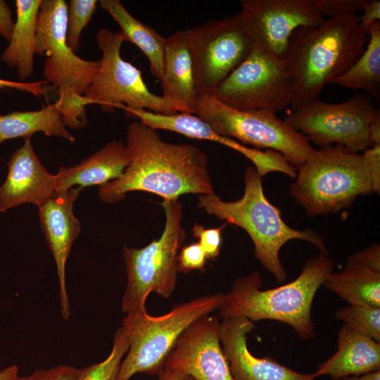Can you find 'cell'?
Masks as SVG:
<instances>
[{"label":"cell","instance_id":"obj_22","mask_svg":"<svg viewBox=\"0 0 380 380\" xmlns=\"http://www.w3.org/2000/svg\"><path fill=\"white\" fill-rule=\"evenodd\" d=\"M129 163L126 145L112 141L80 163L60 167L56 177V190L103 185L118 179Z\"/></svg>","mask_w":380,"mask_h":380},{"label":"cell","instance_id":"obj_19","mask_svg":"<svg viewBox=\"0 0 380 380\" xmlns=\"http://www.w3.org/2000/svg\"><path fill=\"white\" fill-rule=\"evenodd\" d=\"M125 114L156 130L177 132L191 139L208 140L232 148L250 160L260 174L270 171L274 163V155L270 150L248 147L232 138L215 132L204 120L195 114L176 113L163 114L146 110H132L120 105Z\"/></svg>","mask_w":380,"mask_h":380},{"label":"cell","instance_id":"obj_23","mask_svg":"<svg viewBox=\"0 0 380 380\" xmlns=\"http://www.w3.org/2000/svg\"><path fill=\"white\" fill-rule=\"evenodd\" d=\"M42 0H16V20L8 47L1 60L17 68L18 77L32 76L35 53L37 21Z\"/></svg>","mask_w":380,"mask_h":380},{"label":"cell","instance_id":"obj_3","mask_svg":"<svg viewBox=\"0 0 380 380\" xmlns=\"http://www.w3.org/2000/svg\"><path fill=\"white\" fill-rule=\"evenodd\" d=\"M333 269V260L320 253L306 260L296 279L276 288L262 290V277L258 272L239 277L224 294L219 315L245 317L252 322L279 321L291 326L298 338H312L315 336L312 301Z\"/></svg>","mask_w":380,"mask_h":380},{"label":"cell","instance_id":"obj_24","mask_svg":"<svg viewBox=\"0 0 380 380\" xmlns=\"http://www.w3.org/2000/svg\"><path fill=\"white\" fill-rule=\"evenodd\" d=\"M100 5L119 25L123 41L134 44L146 56L151 73L160 81L166 37L134 18L119 0H101Z\"/></svg>","mask_w":380,"mask_h":380},{"label":"cell","instance_id":"obj_36","mask_svg":"<svg viewBox=\"0 0 380 380\" xmlns=\"http://www.w3.org/2000/svg\"><path fill=\"white\" fill-rule=\"evenodd\" d=\"M52 87H53L45 80L32 82H14L0 78V89L12 88L23 91H27L36 96H46Z\"/></svg>","mask_w":380,"mask_h":380},{"label":"cell","instance_id":"obj_4","mask_svg":"<svg viewBox=\"0 0 380 380\" xmlns=\"http://www.w3.org/2000/svg\"><path fill=\"white\" fill-rule=\"evenodd\" d=\"M262 176L254 166L245 170L243 196L231 202L224 201L215 193L198 196V206L227 223L244 229L254 245L255 255L278 283L284 281L286 272L279 259L282 246L293 239H301L328 255L323 239L310 229L298 230L282 219L281 211L264 194Z\"/></svg>","mask_w":380,"mask_h":380},{"label":"cell","instance_id":"obj_29","mask_svg":"<svg viewBox=\"0 0 380 380\" xmlns=\"http://www.w3.org/2000/svg\"><path fill=\"white\" fill-rule=\"evenodd\" d=\"M336 317L352 330L380 343V308L349 305L338 309Z\"/></svg>","mask_w":380,"mask_h":380},{"label":"cell","instance_id":"obj_13","mask_svg":"<svg viewBox=\"0 0 380 380\" xmlns=\"http://www.w3.org/2000/svg\"><path fill=\"white\" fill-rule=\"evenodd\" d=\"M188 32L198 96L212 94L255 45L241 12L196 25Z\"/></svg>","mask_w":380,"mask_h":380},{"label":"cell","instance_id":"obj_31","mask_svg":"<svg viewBox=\"0 0 380 380\" xmlns=\"http://www.w3.org/2000/svg\"><path fill=\"white\" fill-rule=\"evenodd\" d=\"M227 222L220 227L205 228L199 224H195L192 228V234L198 239V243L203 248L207 260L217 258L220 253L222 244L221 232Z\"/></svg>","mask_w":380,"mask_h":380},{"label":"cell","instance_id":"obj_17","mask_svg":"<svg viewBox=\"0 0 380 380\" xmlns=\"http://www.w3.org/2000/svg\"><path fill=\"white\" fill-rule=\"evenodd\" d=\"M255 328L245 317H223L220 324L222 350L234 380H313L314 373L303 374L271 358L253 355L247 346V334Z\"/></svg>","mask_w":380,"mask_h":380},{"label":"cell","instance_id":"obj_10","mask_svg":"<svg viewBox=\"0 0 380 380\" xmlns=\"http://www.w3.org/2000/svg\"><path fill=\"white\" fill-rule=\"evenodd\" d=\"M96 39L102 56L84 94L89 105L97 104L103 111L122 105L132 110L163 114L179 113L169 100L151 92L141 70L122 58L124 41L120 32L102 28L98 30Z\"/></svg>","mask_w":380,"mask_h":380},{"label":"cell","instance_id":"obj_39","mask_svg":"<svg viewBox=\"0 0 380 380\" xmlns=\"http://www.w3.org/2000/svg\"><path fill=\"white\" fill-rule=\"evenodd\" d=\"M14 24L11 8L5 1L0 0V35L7 41L11 37Z\"/></svg>","mask_w":380,"mask_h":380},{"label":"cell","instance_id":"obj_9","mask_svg":"<svg viewBox=\"0 0 380 380\" xmlns=\"http://www.w3.org/2000/svg\"><path fill=\"white\" fill-rule=\"evenodd\" d=\"M269 109L238 110L210 94L198 96L195 115L217 134L257 149L279 153L293 167H300L315 151L308 139Z\"/></svg>","mask_w":380,"mask_h":380},{"label":"cell","instance_id":"obj_11","mask_svg":"<svg viewBox=\"0 0 380 380\" xmlns=\"http://www.w3.org/2000/svg\"><path fill=\"white\" fill-rule=\"evenodd\" d=\"M379 113L370 96L358 93L336 103L311 101L289 112L284 120L320 148L340 145L358 153L373 145L369 126Z\"/></svg>","mask_w":380,"mask_h":380},{"label":"cell","instance_id":"obj_2","mask_svg":"<svg viewBox=\"0 0 380 380\" xmlns=\"http://www.w3.org/2000/svg\"><path fill=\"white\" fill-rule=\"evenodd\" d=\"M368 35L355 14L300 27L290 37L286 61L294 80L292 109L319 99L324 87L345 72L363 53Z\"/></svg>","mask_w":380,"mask_h":380},{"label":"cell","instance_id":"obj_16","mask_svg":"<svg viewBox=\"0 0 380 380\" xmlns=\"http://www.w3.org/2000/svg\"><path fill=\"white\" fill-rule=\"evenodd\" d=\"M82 189L72 187L55 190L39 208V217L46 243L53 256L59 283L60 309L63 318L68 319L71 310L65 282V265L72 245L81 225L73 213V204Z\"/></svg>","mask_w":380,"mask_h":380},{"label":"cell","instance_id":"obj_15","mask_svg":"<svg viewBox=\"0 0 380 380\" xmlns=\"http://www.w3.org/2000/svg\"><path fill=\"white\" fill-rule=\"evenodd\" d=\"M220 321L205 315L182 334L164 367L194 380H234L220 340Z\"/></svg>","mask_w":380,"mask_h":380},{"label":"cell","instance_id":"obj_26","mask_svg":"<svg viewBox=\"0 0 380 380\" xmlns=\"http://www.w3.org/2000/svg\"><path fill=\"white\" fill-rule=\"evenodd\" d=\"M322 285L350 305L380 308V271L346 262L342 271L331 272Z\"/></svg>","mask_w":380,"mask_h":380},{"label":"cell","instance_id":"obj_34","mask_svg":"<svg viewBox=\"0 0 380 380\" xmlns=\"http://www.w3.org/2000/svg\"><path fill=\"white\" fill-rule=\"evenodd\" d=\"M79 369L70 365H58L49 369H38L16 380H77Z\"/></svg>","mask_w":380,"mask_h":380},{"label":"cell","instance_id":"obj_27","mask_svg":"<svg viewBox=\"0 0 380 380\" xmlns=\"http://www.w3.org/2000/svg\"><path fill=\"white\" fill-rule=\"evenodd\" d=\"M367 35L368 42L361 56L330 84L362 90L377 101L380 95V21L371 25Z\"/></svg>","mask_w":380,"mask_h":380},{"label":"cell","instance_id":"obj_43","mask_svg":"<svg viewBox=\"0 0 380 380\" xmlns=\"http://www.w3.org/2000/svg\"><path fill=\"white\" fill-rule=\"evenodd\" d=\"M341 380H380V370L362 375L348 376Z\"/></svg>","mask_w":380,"mask_h":380},{"label":"cell","instance_id":"obj_1","mask_svg":"<svg viewBox=\"0 0 380 380\" xmlns=\"http://www.w3.org/2000/svg\"><path fill=\"white\" fill-rule=\"evenodd\" d=\"M126 135L129 163L118 179L100 186L104 202L118 203L135 191L152 193L163 201L214 193L207 156L198 147L165 141L157 130L139 121L129 125Z\"/></svg>","mask_w":380,"mask_h":380},{"label":"cell","instance_id":"obj_33","mask_svg":"<svg viewBox=\"0 0 380 380\" xmlns=\"http://www.w3.org/2000/svg\"><path fill=\"white\" fill-rule=\"evenodd\" d=\"M319 12L324 17L355 14L362 11L366 0H314Z\"/></svg>","mask_w":380,"mask_h":380},{"label":"cell","instance_id":"obj_35","mask_svg":"<svg viewBox=\"0 0 380 380\" xmlns=\"http://www.w3.org/2000/svg\"><path fill=\"white\" fill-rule=\"evenodd\" d=\"M346 262L380 271V246L374 243L350 256Z\"/></svg>","mask_w":380,"mask_h":380},{"label":"cell","instance_id":"obj_14","mask_svg":"<svg viewBox=\"0 0 380 380\" xmlns=\"http://www.w3.org/2000/svg\"><path fill=\"white\" fill-rule=\"evenodd\" d=\"M241 6L255 44L282 59L296 29L317 27L325 20L314 0H242Z\"/></svg>","mask_w":380,"mask_h":380},{"label":"cell","instance_id":"obj_40","mask_svg":"<svg viewBox=\"0 0 380 380\" xmlns=\"http://www.w3.org/2000/svg\"><path fill=\"white\" fill-rule=\"evenodd\" d=\"M158 380H194L191 376L163 368L158 374Z\"/></svg>","mask_w":380,"mask_h":380},{"label":"cell","instance_id":"obj_28","mask_svg":"<svg viewBox=\"0 0 380 380\" xmlns=\"http://www.w3.org/2000/svg\"><path fill=\"white\" fill-rule=\"evenodd\" d=\"M128 348L127 336L120 327L115 334L108 356L101 362L79 369L77 380H117L121 362Z\"/></svg>","mask_w":380,"mask_h":380},{"label":"cell","instance_id":"obj_30","mask_svg":"<svg viewBox=\"0 0 380 380\" xmlns=\"http://www.w3.org/2000/svg\"><path fill=\"white\" fill-rule=\"evenodd\" d=\"M97 2L96 0H70L68 5L66 41L74 52L78 50L81 33L91 20Z\"/></svg>","mask_w":380,"mask_h":380},{"label":"cell","instance_id":"obj_42","mask_svg":"<svg viewBox=\"0 0 380 380\" xmlns=\"http://www.w3.org/2000/svg\"><path fill=\"white\" fill-rule=\"evenodd\" d=\"M18 372L19 368L15 365L6 367L0 371V380H16L19 376Z\"/></svg>","mask_w":380,"mask_h":380},{"label":"cell","instance_id":"obj_25","mask_svg":"<svg viewBox=\"0 0 380 380\" xmlns=\"http://www.w3.org/2000/svg\"><path fill=\"white\" fill-rule=\"evenodd\" d=\"M37 132L56 136L75 142V137L66 129L56 103L32 111H14L0 115V145L18 137L30 139Z\"/></svg>","mask_w":380,"mask_h":380},{"label":"cell","instance_id":"obj_12","mask_svg":"<svg viewBox=\"0 0 380 380\" xmlns=\"http://www.w3.org/2000/svg\"><path fill=\"white\" fill-rule=\"evenodd\" d=\"M294 80L286 61L255 44L250 55L213 91L238 110H284L291 103Z\"/></svg>","mask_w":380,"mask_h":380},{"label":"cell","instance_id":"obj_6","mask_svg":"<svg viewBox=\"0 0 380 380\" xmlns=\"http://www.w3.org/2000/svg\"><path fill=\"white\" fill-rule=\"evenodd\" d=\"M290 192L308 215L335 213L350 206L360 195L374 192L363 154L340 145L315 150L300 167Z\"/></svg>","mask_w":380,"mask_h":380},{"label":"cell","instance_id":"obj_32","mask_svg":"<svg viewBox=\"0 0 380 380\" xmlns=\"http://www.w3.org/2000/svg\"><path fill=\"white\" fill-rule=\"evenodd\" d=\"M206 260V255L198 242L185 245L178 254L177 272L187 274L193 270H203Z\"/></svg>","mask_w":380,"mask_h":380},{"label":"cell","instance_id":"obj_41","mask_svg":"<svg viewBox=\"0 0 380 380\" xmlns=\"http://www.w3.org/2000/svg\"><path fill=\"white\" fill-rule=\"evenodd\" d=\"M369 138L372 144H380V113L377 114L369 126Z\"/></svg>","mask_w":380,"mask_h":380},{"label":"cell","instance_id":"obj_8","mask_svg":"<svg viewBox=\"0 0 380 380\" xmlns=\"http://www.w3.org/2000/svg\"><path fill=\"white\" fill-rule=\"evenodd\" d=\"M161 205L165 224L160 238L141 248L123 247L127 285L121 308L127 315L146 312L151 293L168 298L176 287L177 257L186 236L181 224L182 205L179 200L163 201Z\"/></svg>","mask_w":380,"mask_h":380},{"label":"cell","instance_id":"obj_7","mask_svg":"<svg viewBox=\"0 0 380 380\" xmlns=\"http://www.w3.org/2000/svg\"><path fill=\"white\" fill-rule=\"evenodd\" d=\"M224 293L201 296L175 305L171 310L160 316L147 312L127 314L122 328L128 341L117 380H130L137 373L158 374L165 360L175 348L184 330L198 319L219 308Z\"/></svg>","mask_w":380,"mask_h":380},{"label":"cell","instance_id":"obj_21","mask_svg":"<svg viewBox=\"0 0 380 380\" xmlns=\"http://www.w3.org/2000/svg\"><path fill=\"white\" fill-rule=\"evenodd\" d=\"M376 370H380V343L343 324L338 332L337 351L319 364L315 374L338 380Z\"/></svg>","mask_w":380,"mask_h":380},{"label":"cell","instance_id":"obj_37","mask_svg":"<svg viewBox=\"0 0 380 380\" xmlns=\"http://www.w3.org/2000/svg\"><path fill=\"white\" fill-rule=\"evenodd\" d=\"M362 154L369 165L374 192L379 194L380 191V144H373Z\"/></svg>","mask_w":380,"mask_h":380},{"label":"cell","instance_id":"obj_38","mask_svg":"<svg viewBox=\"0 0 380 380\" xmlns=\"http://www.w3.org/2000/svg\"><path fill=\"white\" fill-rule=\"evenodd\" d=\"M362 11V15L357 18L360 27L367 33L372 24L380 21V1L366 0Z\"/></svg>","mask_w":380,"mask_h":380},{"label":"cell","instance_id":"obj_5","mask_svg":"<svg viewBox=\"0 0 380 380\" xmlns=\"http://www.w3.org/2000/svg\"><path fill=\"white\" fill-rule=\"evenodd\" d=\"M68 4L42 0L37 21L35 53L46 56L43 75L59 96L56 101L66 127L81 129L87 123L85 92L99 61L77 56L67 44Z\"/></svg>","mask_w":380,"mask_h":380},{"label":"cell","instance_id":"obj_20","mask_svg":"<svg viewBox=\"0 0 380 380\" xmlns=\"http://www.w3.org/2000/svg\"><path fill=\"white\" fill-rule=\"evenodd\" d=\"M160 82L162 96L172 102L179 113L195 114L198 94L188 30H177L166 37Z\"/></svg>","mask_w":380,"mask_h":380},{"label":"cell","instance_id":"obj_18","mask_svg":"<svg viewBox=\"0 0 380 380\" xmlns=\"http://www.w3.org/2000/svg\"><path fill=\"white\" fill-rule=\"evenodd\" d=\"M6 179L0 186V212L23 203L43 205L56 190V177L41 163L30 139L8 161Z\"/></svg>","mask_w":380,"mask_h":380}]
</instances>
